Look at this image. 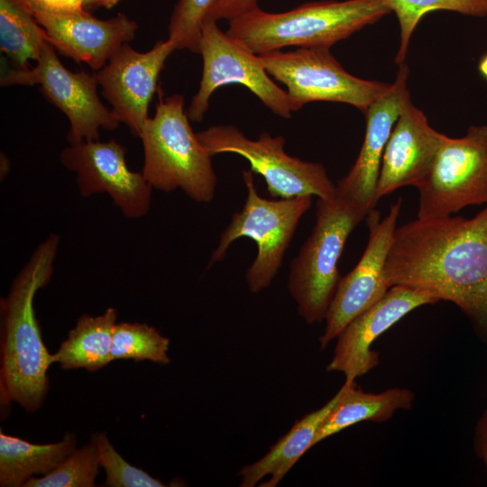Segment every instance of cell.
I'll return each instance as SVG.
<instances>
[{"label":"cell","instance_id":"24","mask_svg":"<svg viewBox=\"0 0 487 487\" xmlns=\"http://www.w3.org/2000/svg\"><path fill=\"white\" fill-rule=\"evenodd\" d=\"M396 14L400 42L395 62L404 63L413 32L424 15L434 11H451L473 17L487 16V0H388Z\"/></svg>","mask_w":487,"mask_h":487},{"label":"cell","instance_id":"7","mask_svg":"<svg viewBox=\"0 0 487 487\" xmlns=\"http://www.w3.org/2000/svg\"><path fill=\"white\" fill-rule=\"evenodd\" d=\"M270 76L287 87L291 112L314 101L351 105L363 114L391 83L366 80L348 73L325 48H297L260 55Z\"/></svg>","mask_w":487,"mask_h":487},{"label":"cell","instance_id":"14","mask_svg":"<svg viewBox=\"0 0 487 487\" xmlns=\"http://www.w3.org/2000/svg\"><path fill=\"white\" fill-rule=\"evenodd\" d=\"M172 41H158L147 52L123 44L96 73L104 98L120 123L139 137L167 59L176 51Z\"/></svg>","mask_w":487,"mask_h":487},{"label":"cell","instance_id":"25","mask_svg":"<svg viewBox=\"0 0 487 487\" xmlns=\"http://www.w3.org/2000/svg\"><path fill=\"white\" fill-rule=\"evenodd\" d=\"M169 345L168 337L147 324L122 322L114 327L111 359L149 360L166 364L170 362Z\"/></svg>","mask_w":487,"mask_h":487},{"label":"cell","instance_id":"12","mask_svg":"<svg viewBox=\"0 0 487 487\" xmlns=\"http://www.w3.org/2000/svg\"><path fill=\"white\" fill-rule=\"evenodd\" d=\"M401 205L400 198L383 218L375 209L365 216L369 230L367 245L354 268L338 282L325 319L324 332L319 337L321 349L336 338L351 320L377 303L390 289L384 269Z\"/></svg>","mask_w":487,"mask_h":487},{"label":"cell","instance_id":"2","mask_svg":"<svg viewBox=\"0 0 487 487\" xmlns=\"http://www.w3.org/2000/svg\"><path fill=\"white\" fill-rule=\"evenodd\" d=\"M59 242L60 237L52 234L38 245L0 303L1 400L15 401L31 412L46 397L47 371L52 363L41 338L33 299L51 278Z\"/></svg>","mask_w":487,"mask_h":487},{"label":"cell","instance_id":"10","mask_svg":"<svg viewBox=\"0 0 487 487\" xmlns=\"http://www.w3.org/2000/svg\"><path fill=\"white\" fill-rule=\"evenodd\" d=\"M198 49L203 59V72L199 87L188 107L189 120L201 122L212 94L230 84L247 87L275 115L285 119L291 117L286 91L271 79L260 55L223 32L217 22L205 19Z\"/></svg>","mask_w":487,"mask_h":487},{"label":"cell","instance_id":"9","mask_svg":"<svg viewBox=\"0 0 487 487\" xmlns=\"http://www.w3.org/2000/svg\"><path fill=\"white\" fill-rule=\"evenodd\" d=\"M416 188L420 219L486 205L487 125H471L459 138L446 135L428 174Z\"/></svg>","mask_w":487,"mask_h":487},{"label":"cell","instance_id":"5","mask_svg":"<svg viewBox=\"0 0 487 487\" xmlns=\"http://www.w3.org/2000/svg\"><path fill=\"white\" fill-rule=\"evenodd\" d=\"M367 213L338 197L317 198L311 234L291 261L289 291L308 324L326 319L341 279L338 262L350 234Z\"/></svg>","mask_w":487,"mask_h":487},{"label":"cell","instance_id":"4","mask_svg":"<svg viewBox=\"0 0 487 487\" xmlns=\"http://www.w3.org/2000/svg\"><path fill=\"white\" fill-rule=\"evenodd\" d=\"M139 138L144 152L142 173L152 188L165 192L180 188L199 203L214 198L217 178L212 156L189 124L182 95L161 97Z\"/></svg>","mask_w":487,"mask_h":487},{"label":"cell","instance_id":"26","mask_svg":"<svg viewBox=\"0 0 487 487\" xmlns=\"http://www.w3.org/2000/svg\"><path fill=\"white\" fill-rule=\"evenodd\" d=\"M101 467L94 440L75 449L53 471L32 477L23 487H93Z\"/></svg>","mask_w":487,"mask_h":487},{"label":"cell","instance_id":"29","mask_svg":"<svg viewBox=\"0 0 487 487\" xmlns=\"http://www.w3.org/2000/svg\"><path fill=\"white\" fill-rule=\"evenodd\" d=\"M33 16L42 14H70L86 11L83 0H14Z\"/></svg>","mask_w":487,"mask_h":487},{"label":"cell","instance_id":"3","mask_svg":"<svg viewBox=\"0 0 487 487\" xmlns=\"http://www.w3.org/2000/svg\"><path fill=\"white\" fill-rule=\"evenodd\" d=\"M391 12L388 0L309 2L282 13L257 6L229 20L226 33L257 55L289 46L330 49Z\"/></svg>","mask_w":487,"mask_h":487},{"label":"cell","instance_id":"32","mask_svg":"<svg viewBox=\"0 0 487 487\" xmlns=\"http://www.w3.org/2000/svg\"><path fill=\"white\" fill-rule=\"evenodd\" d=\"M121 0H83L84 10L89 12L96 8L110 9L115 7Z\"/></svg>","mask_w":487,"mask_h":487},{"label":"cell","instance_id":"21","mask_svg":"<svg viewBox=\"0 0 487 487\" xmlns=\"http://www.w3.org/2000/svg\"><path fill=\"white\" fill-rule=\"evenodd\" d=\"M76 436L67 433L56 443L32 444L0 432V485L23 486L33 475L53 471L76 449Z\"/></svg>","mask_w":487,"mask_h":487},{"label":"cell","instance_id":"17","mask_svg":"<svg viewBox=\"0 0 487 487\" xmlns=\"http://www.w3.org/2000/svg\"><path fill=\"white\" fill-rule=\"evenodd\" d=\"M446 134L435 130L425 114L406 99L386 144L376 197L396 189L417 187L428 174Z\"/></svg>","mask_w":487,"mask_h":487},{"label":"cell","instance_id":"33","mask_svg":"<svg viewBox=\"0 0 487 487\" xmlns=\"http://www.w3.org/2000/svg\"><path fill=\"white\" fill-rule=\"evenodd\" d=\"M478 71L480 75L487 80V51L479 60Z\"/></svg>","mask_w":487,"mask_h":487},{"label":"cell","instance_id":"1","mask_svg":"<svg viewBox=\"0 0 487 487\" xmlns=\"http://www.w3.org/2000/svg\"><path fill=\"white\" fill-rule=\"evenodd\" d=\"M384 276L390 288L455 304L487 344V204L473 218L417 217L397 226Z\"/></svg>","mask_w":487,"mask_h":487},{"label":"cell","instance_id":"31","mask_svg":"<svg viewBox=\"0 0 487 487\" xmlns=\"http://www.w3.org/2000/svg\"><path fill=\"white\" fill-rule=\"evenodd\" d=\"M473 442L475 452L482 459L487 473V409L475 425Z\"/></svg>","mask_w":487,"mask_h":487},{"label":"cell","instance_id":"15","mask_svg":"<svg viewBox=\"0 0 487 487\" xmlns=\"http://www.w3.org/2000/svg\"><path fill=\"white\" fill-rule=\"evenodd\" d=\"M439 300L427 291L402 285L391 287L373 306L351 320L337 335L334 355L326 367L355 380L375 368L379 354L372 343L412 310Z\"/></svg>","mask_w":487,"mask_h":487},{"label":"cell","instance_id":"13","mask_svg":"<svg viewBox=\"0 0 487 487\" xmlns=\"http://www.w3.org/2000/svg\"><path fill=\"white\" fill-rule=\"evenodd\" d=\"M126 149L114 139L70 144L60 153L61 164L76 173L80 194L107 193L129 218L146 215L152 187L142 172L132 171L125 161Z\"/></svg>","mask_w":487,"mask_h":487},{"label":"cell","instance_id":"16","mask_svg":"<svg viewBox=\"0 0 487 487\" xmlns=\"http://www.w3.org/2000/svg\"><path fill=\"white\" fill-rule=\"evenodd\" d=\"M409 68L400 65L390 88L376 99L364 113L365 134L362 148L348 173L336 184V197L367 214L374 209L381 163L392 128L406 99Z\"/></svg>","mask_w":487,"mask_h":487},{"label":"cell","instance_id":"20","mask_svg":"<svg viewBox=\"0 0 487 487\" xmlns=\"http://www.w3.org/2000/svg\"><path fill=\"white\" fill-rule=\"evenodd\" d=\"M354 381L345 380L343 393L319 427L314 446L359 422H383L397 410L412 407L415 396L409 389L391 388L380 393H371L358 388Z\"/></svg>","mask_w":487,"mask_h":487},{"label":"cell","instance_id":"23","mask_svg":"<svg viewBox=\"0 0 487 487\" xmlns=\"http://www.w3.org/2000/svg\"><path fill=\"white\" fill-rule=\"evenodd\" d=\"M48 38L35 17L14 0H0V49L15 66L37 61Z\"/></svg>","mask_w":487,"mask_h":487},{"label":"cell","instance_id":"27","mask_svg":"<svg viewBox=\"0 0 487 487\" xmlns=\"http://www.w3.org/2000/svg\"><path fill=\"white\" fill-rule=\"evenodd\" d=\"M217 0H178L169 22L168 39L177 50L198 53L203 22Z\"/></svg>","mask_w":487,"mask_h":487},{"label":"cell","instance_id":"22","mask_svg":"<svg viewBox=\"0 0 487 487\" xmlns=\"http://www.w3.org/2000/svg\"><path fill=\"white\" fill-rule=\"evenodd\" d=\"M116 317L114 308L99 316H81L58 351L51 354L52 363H58L65 370L83 368L94 372L112 362L111 345Z\"/></svg>","mask_w":487,"mask_h":487},{"label":"cell","instance_id":"11","mask_svg":"<svg viewBox=\"0 0 487 487\" xmlns=\"http://www.w3.org/2000/svg\"><path fill=\"white\" fill-rule=\"evenodd\" d=\"M0 84L39 85L42 96L67 116L69 144L98 140L101 128L114 130L120 124L97 95L96 73L69 70L49 41L35 66L9 69L1 76Z\"/></svg>","mask_w":487,"mask_h":487},{"label":"cell","instance_id":"6","mask_svg":"<svg viewBox=\"0 0 487 487\" xmlns=\"http://www.w3.org/2000/svg\"><path fill=\"white\" fill-rule=\"evenodd\" d=\"M242 175L247 189L244 205L221 234L207 267L221 262L236 239H253L257 255L245 279L249 290L258 293L271 285L280 270L298 224L312 205V196L267 199L258 194L251 170H244Z\"/></svg>","mask_w":487,"mask_h":487},{"label":"cell","instance_id":"19","mask_svg":"<svg viewBox=\"0 0 487 487\" xmlns=\"http://www.w3.org/2000/svg\"><path fill=\"white\" fill-rule=\"evenodd\" d=\"M343 386L322 408L305 415L260 460L244 466L237 474L242 478L240 486L253 487L263 477L271 478L259 484L274 487L312 446L322 423L334 409L343 393Z\"/></svg>","mask_w":487,"mask_h":487},{"label":"cell","instance_id":"30","mask_svg":"<svg viewBox=\"0 0 487 487\" xmlns=\"http://www.w3.org/2000/svg\"><path fill=\"white\" fill-rule=\"evenodd\" d=\"M258 6V0H217L207 18L216 22L231 20Z\"/></svg>","mask_w":487,"mask_h":487},{"label":"cell","instance_id":"8","mask_svg":"<svg viewBox=\"0 0 487 487\" xmlns=\"http://www.w3.org/2000/svg\"><path fill=\"white\" fill-rule=\"evenodd\" d=\"M197 135L211 156L232 152L246 159L250 170L264 179L273 198L308 195L328 199L336 195V185L325 166L289 155L284 151L285 139L280 135L271 136L263 132L253 140L234 125L210 126Z\"/></svg>","mask_w":487,"mask_h":487},{"label":"cell","instance_id":"18","mask_svg":"<svg viewBox=\"0 0 487 487\" xmlns=\"http://www.w3.org/2000/svg\"><path fill=\"white\" fill-rule=\"evenodd\" d=\"M49 42L62 55L101 69L124 43L135 37L138 24L124 14L102 20L87 11L34 16Z\"/></svg>","mask_w":487,"mask_h":487},{"label":"cell","instance_id":"28","mask_svg":"<svg viewBox=\"0 0 487 487\" xmlns=\"http://www.w3.org/2000/svg\"><path fill=\"white\" fill-rule=\"evenodd\" d=\"M96 446L101 467L106 472V487H162L165 484L145 471L125 461L109 442L106 434L91 437Z\"/></svg>","mask_w":487,"mask_h":487}]
</instances>
